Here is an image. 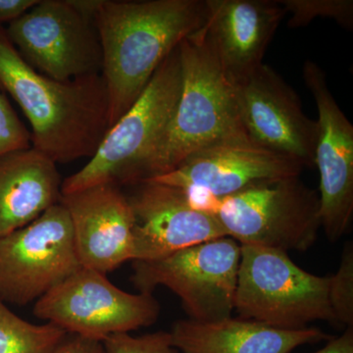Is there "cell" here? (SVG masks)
<instances>
[{
  "label": "cell",
  "instance_id": "cell-1",
  "mask_svg": "<svg viewBox=\"0 0 353 353\" xmlns=\"http://www.w3.org/2000/svg\"><path fill=\"white\" fill-rule=\"evenodd\" d=\"M206 18L205 0L102 1L94 25L110 128L138 101L165 58Z\"/></svg>",
  "mask_w": 353,
  "mask_h": 353
},
{
  "label": "cell",
  "instance_id": "cell-2",
  "mask_svg": "<svg viewBox=\"0 0 353 353\" xmlns=\"http://www.w3.org/2000/svg\"><path fill=\"white\" fill-rule=\"evenodd\" d=\"M0 92L31 126L32 148L55 164L92 158L106 136L109 104L101 74L54 80L26 63L0 26Z\"/></svg>",
  "mask_w": 353,
  "mask_h": 353
},
{
  "label": "cell",
  "instance_id": "cell-3",
  "mask_svg": "<svg viewBox=\"0 0 353 353\" xmlns=\"http://www.w3.org/2000/svg\"><path fill=\"white\" fill-rule=\"evenodd\" d=\"M182 87L163 136L139 181L164 175L192 153L218 143L250 141L241 127L233 82L213 52L203 27L179 44Z\"/></svg>",
  "mask_w": 353,
  "mask_h": 353
},
{
  "label": "cell",
  "instance_id": "cell-4",
  "mask_svg": "<svg viewBox=\"0 0 353 353\" xmlns=\"http://www.w3.org/2000/svg\"><path fill=\"white\" fill-rule=\"evenodd\" d=\"M182 87L179 46L158 67L143 94L102 139L87 164L62 182L67 194L99 185L139 182L141 168L170 122Z\"/></svg>",
  "mask_w": 353,
  "mask_h": 353
},
{
  "label": "cell",
  "instance_id": "cell-5",
  "mask_svg": "<svg viewBox=\"0 0 353 353\" xmlns=\"http://www.w3.org/2000/svg\"><path fill=\"white\" fill-rule=\"evenodd\" d=\"M329 285L330 277L303 270L284 250L241 245L234 310L241 319L279 329L334 322Z\"/></svg>",
  "mask_w": 353,
  "mask_h": 353
},
{
  "label": "cell",
  "instance_id": "cell-6",
  "mask_svg": "<svg viewBox=\"0 0 353 353\" xmlns=\"http://www.w3.org/2000/svg\"><path fill=\"white\" fill-rule=\"evenodd\" d=\"M208 213L226 236L241 245L275 250H308L321 227L319 194L299 176L253 185L233 196L215 199Z\"/></svg>",
  "mask_w": 353,
  "mask_h": 353
},
{
  "label": "cell",
  "instance_id": "cell-7",
  "mask_svg": "<svg viewBox=\"0 0 353 353\" xmlns=\"http://www.w3.org/2000/svg\"><path fill=\"white\" fill-rule=\"evenodd\" d=\"M241 245L215 239L179 250L164 259L132 261L131 281L139 292L164 285L182 301L190 320L221 321L234 311Z\"/></svg>",
  "mask_w": 353,
  "mask_h": 353
},
{
  "label": "cell",
  "instance_id": "cell-8",
  "mask_svg": "<svg viewBox=\"0 0 353 353\" xmlns=\"http://www.w3.org/2000/svg\"><path fill=\"white\" fill-rule=\"evenodd\" d=\"M159 303L152 294H130L112 284L105 274L81 267L36 301L39 319L90 340L103 341L157 321Z\"/></svg>",
  "mask_w": 353,
  "mask_h": 353
},
{
  "label": "cell",
  "instance_id": "cell-9",
  "mask_svg": "<svg viewBox=\"0 0 353 353\" xmlns=\"http://www.w3.org/2000/svg\"><path fill=\"white\" fill-rule=\"evenodd\" d=\"M81 267L71 220L59 202L0 238V301L19 306L36 303Z\"/></svg>",
  "mask_w": 353,
  "mask_h": 353
},
{
  "label": "cell",
  "instance_id": "cell-10",
  "mask_svg": "<svg viewBox=\"0 0 353 353\" xmlns=\"http://www.w3.org/2000/svg\"><path fill=\"white\" fill-rule=\"evenodd\" d=\"M6 31L26 63L51 79L65 82L101 73L94 21L70 0H39Z\"/></svg>",
  "mask_w": 353,
  "mask_h": 353
},
{
  "label": "cell",
  "instance_id": "cell-11",
  "mask_svg": "<svg viewBox=\"0 0 353 353\" xmlns=\"http://www.w3.org/2000/svg\"><path fill=\"white\" fill-rule=\"evenodd\" d=\"M233 85L241 127L252 143L303 167L315 165L317 121L305 115L282 77L263 63Z\"/></svg>",
  "mask_w": 353,
  "mask_h": 353
},
{
  "label": "cell",
  "instance_id": "cell-12",
  "mask_svg": "<svg viewBox=\"0 0 353 353\" xmlns=\"http://www.w3.org/2000/svg\"><path fill=\"white\" fill-rule=\"evenodd\" d=\"M303 169L296 160L245 139L203 148L174 170L152 179L182 190L194 208L204 211L211 199L233 196L261 183L299 176Z\"/></svg>",
  "mask_w": 353,
  "mask_h": 353
},
{
  "label": "cell",
  "instance_id": "cell-13",
  "mask_svg": "<svg viewBox=\"0 0 353 353\" xmlns=\"http://www.w3.org/2000/svg\"><path fill=\"white\" fill-rule=\"evenodd\" d=\"M303 76L318 110L314 163L320 176L321 227L336 241L352 219L353 126L330 92L323 70L308 60Z\"/></svg>",
  "mask_w": 353,
  "mask_h": 353
},
{
  "label": "cell",
  "instance_id": "cell-14",
  "mask_svg": "<svg viewBox=\"0 0 353 353\" xmlns=\"http://www.w3.org/2000/svg\"><path fill=\"white\" fill-rule=\"evenodd\" d=\"M134 215V259L152 261L179 250L226 236L217 219L190 203L178 188L152 179L129 185Z\"/></svg>",
  "mask_w": 353,
  "mask_h": 353
},
{
  "label": "cell",
  "instance_id": "cell-15",
  "mask_svg": "<svg viewBox=\"0 0 353 353\" xmlns=\"http://www.w3.org/2000/svg\"><path fill=\"white\" fill-rule=\"evenodd\" d=\"M77 255L85 268L108 274L134 259V219L122 187L102 183L62 194Z\"/></svg>",
  "mask_w": 353,
  "mask_h": 353
},
{
  "label": "cell",
  "instance_id": "cell-16",
  "mask_svg": "<svg viewBox=\"0 0 353 353\" xmlns=\"http://www.w3.org/2000/svg\"><path fill=\"white\" fill-rule=\"evenodd\" d=\"M206 38L234 82L263 64L265 51L285 17L279 0H205Z\"/></svg>",
  "mask_w": 353,
  "mask_h": 353
},
{
  "label": "cell",
  "instance_id": "cell-17",
  "mask_svg": "<svg viewBox=\"0 0 353 353\" xmlns=\"http://www.w3.org/2000/svg\"><path fill=\"white\" fill-rule=\"evenodd\" d=\"M170 333L180 353H290L301 345L331 339L311 327L279 329L232 317L209 323L181 320Z\"/></svg>",
  "mask_w": 353,
  "mask_h": 353
},
{
  "label": "cell",
  "instance_id": "cell-18",
  "mask_svg": "<svg viewBox=\"0 0 353 353\" xmlns=\"http://www.w3.org/2000/svg\"><path fill=\"white\" fill-rule=\"evenodd\" d=\"M62 182L57 164L32 146L0 155V238L59 203Z\"/></svg>",
  "mask_w": 353,
  "mask_h": 353
},
{
  "label": "cell",
  "instance_id": "cell-19",
  "mask_svg": "<svg viewBox=\"0 0 353 353\" xmlns=\"http://www.w3.org/2000/svg\"><path fill=\"white\" fill-rule=\"evenodd\" d=\"M66 336L51 323L26 321L0 301V353H57Z\"/></svg>",
  "mask_w": 353,
  "mask_h": 353
},
{
  "label": "cell",
  "instance_id": "cell-20",
  "mask_svg": "<svg viewBox=\"0 0 353 353\" xmlns=\"http://www.w3.org/2000/svg\"><path fill=\"white\" fill-rule=\"evenodd\" d=\"M290 14L289 26L303 27L315 18H331L341 27L352 30L353 27L352 0H279Z\"/></svg>",
  "mask_w": 353,
  "mask_h": 353
},
{
  "label": "cell",
  "instance_id": "cell-21",
  "mask_svg": "<svg viewBox=\"0 0 353 353\" xmlns=\"http://www.w3.org/2000/svg\"><path fill=\"white\" fill-rule=\"evenodd\" d=\"M329 303L334 322L353 327V246H345L340 267L330 278Z\"/></svg>",
  "mask_w": 353,
  "mask_h": 353
},
{
  "label": "cell",
  "instance_id": "cell-22",
  "mask_svg": "<svg viewBox=\"0 0 353 353\" xmlns=\"http://www.w3.org/2000/svg\"><path fill=\"white\" fill-rule=\"evenodd\" d=\"M102 345L106 353H180L173 345L171 333L163 331L139 336L115 334L102 341Z\"/></svg>",
  "mask_w": 353,
  "mask_h": 353
},
{
  "label": "cell",
  "instance_id": "cell-23",
  "mask_svg": "<svg viewBox=\"0 0 353 353\" xmlns=\"http://www.w3.org/2000/svg\"><path fill=\"white\" fill-rule=\"evenodd\" d=\"M31 146V132L14 110L7 95L0 92V155Z\"/></svg>",
  "mask_w": 353,
  "mask_h": 353
},
{
  "label": "cell",
  "instance_id": "cell-24",
  "mask_svg": "<svg viewBox=\"0 0 353 353\" xmlns=\"http://www.w3.org/2000/svg\"><path fill=\"white\" fill-rule=\"evenodd\" d=\"M57 353H106L101 341L67 334Z\"/></svg>",
  "mask_w": 353,
  "mask_h": 353
},
{
  "label": "cell",
  "instance_id": "cell-25",
  "mask_svg": "<svg viewBox=\"0 0 353 353\" xmlns=\"http://www.w3.org/2000/svg\"><path fill=\"white\" fill-rule=\"evenodd\" d=\"M38 2L39 0H0V26L17 20Z\"/></svg>",
  "mask_w": 353,
  "mask_h": 353
},
{
  "label": "cell",
  "instance_id": "cell-26",
  "mask_svg": "<svg viewBox=\"0 0 353 353\" xmlns=\"http://www.w3.org/2000/svg\"><path fill=\"white\" fill-rule=\"evenodd\" d=\"M313 353H353V327L345 330L340 336L330 339L324 347Z\"/></svg>",
  "mask_w": 353,
  "mask_h": 353
}]
</instances>
